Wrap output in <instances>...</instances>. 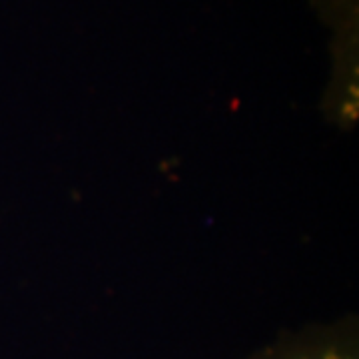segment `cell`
<instances>
[{
  "label": "cell",
  "instance_id": "obj_1",
  "mask_svg": "<svg viewBox=\"0 0 359 359\" xmlns=\"http://www.w3.org/2000/svg\"><path fill=\"white\" fill-rule=\"evenodd\" d=\"M297 359H349V358H341L339 353H316V355H304V358Z\"/></svg>",
  "mask_w": 359,
  "mask_h": 359
}]
</instances>
